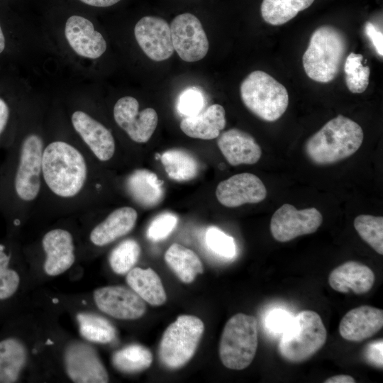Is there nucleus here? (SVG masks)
I'll return each mask as SVG.
<instances>
[{"label": "nucleus", "mask_w": 383, "mask_h": 383, "mask_svg": "<svg viewBox=\"0 0 383 383\" xmlns=\"http://www.w3.org/2000/svg\"><path fill=\"white\" fill-rule=\"evenodd\" d=\"M43 141L26 135L10 154L0 172V208L10 215L33 201L41 187Z\"/></svg>", "instance_id": "f257e3e1"}, {"label": "nucleus", "mask_w": 383, "mask_h": 383, "mask_svg": "<svg viewBox=\"0 0 383 383\" xmlns=\"http://www.w3.org/2000/svg\"><path fill=\"white\" fill-rule=\"evenodd\" d=\"M87 177L86 160L74 146L56 140L44 147L42 177L54 194L65 199L77 196L84 189Z\"/></svg>", "instance_id": "f03ea898"}, {"label": "nucleus", "mask_w": 383, "mask_h": 383, "mask_svg": "<svg viewBox=\"0 0 383 383\" xmlns=\"http://www.w3.org/2000/svg\"><path fill=\"white\" fill-rule=\"evenodd\" d=\"M363 138V131L358 123L338 115L307 140L305 152L313 163L331 165L353 155Z\"/></svg>", "instance_id": "7ed1b4c3"}, {"label": "nucleus", "mask_w": 383, "mask_h": 383, "mask_svg": "<svg viewBox=\"0 0 383 383\" xmlns=\"http://www.w3.org/2000/svg\"><path fill=\"white\" fill-rule=\"evenodd\" d=\"M347 50V38L341 30L329 25L318 27L312 33L302 57L306 74L320 83L333 80L339 72Z\"/></svg>", "instance_id": "20e7f679"}, {"label": "nucleus", "mask_w": 383, "mask_h": 383, "mask_svg": "<svg viewBox=\"0 0 383 383\" xmlns=\"http://www.w3.org/2000/svg\"><path fill=\"white\" fill-rule=\"evenodd\" d=\"M282 333L278 346L279 353L284 360L293 363L311 357L327 339V331L321 316L311 310L301 311L292 318Z\"/></svg>", "instance_id": "39448f33"}, {"label": "nucleus", "mask_w": 383, "mask_h": 383, "mask_svg": "<svg viewBox=\"0 0 383 383\" xmlns=\"http://www.w3.org/2000/svg\"><path fill=\"white\" fill-rule=\"evenodd\" d=\"M240 91L244 105L258 118L266 121L279 119L289 105L286 88L261 70L249 74L242 82Z\"/></svg>", "instance_id": "423d86ee"}, {"label": "nucleus", "mask_w": 383, "mask_h": 383, "mask_svg": "<svg viewBox=\"0 0 383 383\" xmlns=\"http://www.w3.org/2000/svg\"><path fill=\"white\" fill-rule=\"evenodd\" d=\"M258 345L257 321L238 313L226 322L219 343V357L228 369L241 370L253 360Z\"/></svg>", "instance_id": "0eeeda50"}, {"label": "nucleus", "mask_w": 383, "mask_h": 383, "mask_svg": "<svg viewBox=\"0 0 383 383\" xmlns=\"http://www.w3.org/2000/svg\"><path fill=\"white\" fill-rule=\"evenodd\" d=\"M204 331L198 317L182 315L166 328L159 346L161 363L171 370L186 365L194 356Z\"/></svg>", "instance_id": "6e6552de"}, {"label": "nucleus", "mask_w": 383, "mask_h": 383, "mask_svg": "<svg viewBox=\"0 0 383 383\" xmlns=\"http://www.w3.org/2000/svg\"><path fill=\"white\" fill-rule=\"evenodd\" d=\"M322 222V214L314 207L297 210L293 205L284 204L273 213L270 232L276 240L284 243L315 233Z\"/></svg>", "instance_id": "1a4fd4ad"}, {"label": "nucleus", "mask_w": 383, "mask_h": 383, "mask_svg": "<svg viewBox=\"0 0 383 383\" xmlns=\"http://www.w3.org/2000/svg\"><path fill=\"white\" fill-rule=\"evenodd\" d=\"M170 31L174 50L184 61L192 62L203 59L209 51V40L199 19L184 13L171 22Z\"/></svg>", "instance_id": "9d476101"}, {"label": "nucleus", "mask_w": 383, "mask_h": 383, "mask_svg": "<svg viewBox=\"0 0 383 383\" xmlns=\"http://www.w3.org/2000/svg\"><path fill=\"white\" fill-rule=\"evenodd\" d=\"M139 104L132 96L119 99L113 107L116 123L134 142L144 143L153 134L158 122L157 113L154 109L146 108L138 111Z\"/></svg>", "instance_id": "9b49d317"}, {"label": "nucleus", "mask_w": 383, "mask_h": 383, "mask_svg": "<svg viewBox=\"0 0 383 383\" xmlns=\"http://www.w3.org/2000/svg\"><path fill=\"white\" fill-rule=\"evenodd\" d=\"M66 372L76 383H106L108 372L96 351L90 345L74 342L68 345L64 356Z\"/></svg>", "instance_id": "f8f14e48"}, {"label": "nucleus", "mask_w": 383, "mask_h": 383, "mask_svg": "<svg viewBox=\"0 0 383 383\" xmlns=\"http://www.w3.org/2000/svg\"><path fill=\"white\" fill-rule=\"evenodd\" d=\"M96 305L109 316L121 320H135L142 317L146 305L133 290L122 286H106L94 292Z\"/></svg>", "instance_id": "ddd939ff"}, {"label": "nucleus", "mask_w": 383, "mask_h": 383, "mask_svg": "<svg viewBox=\"0 0 383 383\" xmlns=\"http://www.w3.org/2000/svg\"><path fill=\"white\" fill-rule=\"evenodd\" d=\"M134 34L138 44L150 59L160 62L173 54L170 27L165 19L144 16L135 24Z\"/></svg>", "instance_id": "4468645a"}, {"label": "nucleus", "mask_w": 383, "mask_h": 383, "mask_svg": "<svg viewBox=\"0 0 383 383\" xmlns=\"http://www.w3.org/2000/svg\"><path fill=\"white\" fill-rule=\"evenodd\" d=\"M216 196L221 204L234 208L262 201L267 196V189L257 176L245 172L221 182L216 187Z\"/></svg>", "instance_id": "2eb2a0df"}, {"label": "nucleus", "mask_w": 383, "mask_h": 383, "mask_svg": "<svg viewBox=\"0 0 383 383\" xmlns=\"http://www.w3.org/2000/svg\"><path fill=\"white\" fill-rule=\"evenodd\" d=\"M71 120L74 130L99 160L106 162L112 158L115 140L106 127L82 111H74Z\"/></svg>", "instance_id": "dca6fc26"}, {"label": "nucleus", "mask_w": 383, "mask_h": 383, "mask_svg": "<svg viewBox=\"0 0 383 383\" xmlns=\"http://www.w3.org/2000/svg\"><path fill=\"white\" fill-rule=\"evenodd\" d=\"M42 245L46 255L44 270L50 276H57L70 268L75 261L72 234L67 230L55 228L47 232Z\"/></svg>", "instance_id": "f3484780"}, {"label": "nucleus", "mask_w": 383, "mask_h": 383, "mask_svg": "<svg viewBox=\"0 0 383 383\" xmlns=\"http://www.w3.org/2000/svg\"><path fill=\"white\" fill-rule=\"evenodd\" d=\"M65 34L71 48L80 56L96 59L106 50L103 35L94 29L89 20L82 16H70L65 24Z\"/></svg>", "instance_id": "a211bd4d"}, {"label": "nucleus", "mask_w": 383, "mask_h": 383, "mask_svg": "<svg viewBox=\"0 0 383 383\" xmlns=\"http://www.w3.org/2000/svg\"><path fill=\"white\" fill-rule=\"evenodd\" d=\"M382 326L383 311L364 305L345 314L339 324V333L347 340L360 342L376 334Z\"/></svg>", "instance_id": "6ab92c4d"}, {"label": "nucleus", "mask_w": 383, "mask_h": 383, "mask_svg": "<svg viewBox=\"0 0 383 383\" xmlns=\"http://www.w3.org/2000/svg\"><path fill=\"white\" fill-rule=\"evenodd\" d=\"M217 145L232 166L252 165L262 155V150L249 133L237 128L229 129L218 136Z\"/></svg>", "instance_id": "aec40b11"}, {"label": "nucleus", "mask_w": 383, "mask_h": 383, "mask_svg": "<svg viewBox=\"0 0 383 383\" xmlns=\"http://www.w3.org/2000/svg\"><path fill=\"white\" fill-rule=\"evenodd\" d=\"M375 276L367 265L348 261L335 267L328 276L331 287L341 293L350 291L357 294L368 292L374 285Z\"/></svg>", "instance_id": "412c9836"}, {"label": "nucleus", "mask_w": 383, "mask_h": 383, "mask_svg": "<svg viewBox=\"0 0 383 383\" xmlns=\"http://www.w3.org/2000/svg\"><path fill=\"white\" fill-rule=\"evenodd\" d=\"M137 218L138 213L132 207L116 209L92 229L90 240L96 246L106 245L130 233Z\"/></svg>", "instance_id": "4be33fe9"}, {"label": "nucleus", "mask_w": 383, "mask_h": 383, "mask_svg": "<svg viewBox=\"0 0 383 383\" xmlns=\"http://www.w3.org/2000/svg\"><path fill=\"white\" fill-rule=\"evenodd\" d=\"M226 123L224 108L220 104H212L195 115L186 116L179 126L189 137L212 140L218 138Z\"/></svg>", "instance_id": "5701e85b"}, {"label": "nucleus", "mask_w": 383, "mask_h": 383, "mask_svg": "<svg viewBox=\"0 0 383 383\" xmlns=\"http://www.w3.org/2000/svg\"><path fill=\"white\" fill-rule=\"evenodd\" d=\"M126 184L133 199L145 208H153L164 199L163 182L148 170H135L128 177Z\"/></svg>", "instance_id": "b1692460"}, {"label": "nucleus", "mask_w": 383, "mask_h": 383, "mask_svg": "<svg viewBox=\"0 0 383 383\" xmlns=\"http://www.w3.org/2000/svg\"><path fill=\"white\" fill-rule=\"evenodd\" d=\"M126 282L143 300L152 306H161L167 301L161 279L151 268H132L128 272Z\"/></svg>", "instance_id": "393cba45"}, {"label": "nucleus", "mask_w": 383, "mask_h": 383, "mask_svg": "<svg viewBox=\"0 0 383 383\" xmlns=\"http://www.w3.org/2000/svg\"><path fill=\"white\" fill-rule=\"evenodd\" d=\"M165 260L177 277L184 283L192 282L204 272L199 256L191 249L173 243L165 254Z\"/></svg>", "instance_id": "a878e982"}, {"label": "nucleus", "mask_w": 383, "mask_h": 383, "mask_svg": "<svg viewBox=\"0 0 383 383\" xmlns=\"http://www.w3.org/2000/svg\"><path fill=\"white\" fill-rule=\"evenodd\" d=\"M27 360L24 345L14 338L0 341V383L16 382Z\"/></svg>", "instance_id": "bb28decb"}, {"label": "nucleus", "mask_w": 383, "mask_h": 383, "mask_svg": "<svg viewBox=\"0 0 383 383\" xmlns=\"http://www.w3.org/2000/svg\"><path fill=\"white\" fill-rule=\"evenodd\" d=\"M167 176L177 182H186L194 179L199 172L196 159L183 149H170L160 157Z\"/></svg>", "instance_id": "cd10ccee"}, {"label": "nucleus", "mask_w": 383, "mask_h": 383, "mask_svg": "<svg viewBox=\"0 0 383 383\" xmlns=\"http://www.w3.org/2000/svg\"><path fill=\"white\" fill-rule=\"evenodd\" d=\"M314 0H263L261 16L272 26H279L292 20L300 11L309 8Z\"/></svg>", "instance_id": "c85d7f7f"}, {"label": "nucleus", "mask_w": 383, "mask_h": 383, "mask_svg": "<svg viewBox=\"0 0 383 383\" xmlns=\"http://www.w3.org/2000/svg\"><path fill=\"white\" fill-rule=\"evenodd\" d=\"M111 360L117 370L132 374L148 369L152 362V355L146 347L132 344L116 351Z\"/></svg>", "instance_id": "c756f323"}, {"label": "nucleus", "mask_w": 383, "mask_h": 383, "mask_svg": "<svg viewBox=\"0 0 383 383\" xmlns=\"http://www.w3.org/2000/svg\"><path fill=\"white\" fill-rule=\"evenodd\" d=\"M77 319L82 336L89 341L109 343L116 338L115 327L107 319L100 316L79 313Z\"/></svg>", "instance_id": "7c9ffc66"}, {"label": "nucleus", "mask_w": 383, "mask_h": 383, "mask_svg": "<svg viewBox=\"0 0 383 383\" xmlns=\"http://www.w3.org/2000/svg\"><path fill=\"white\" fill-rule=\"evenodd\" d=\"M361 237L378 254H383V217L361 214L353 223Z\"/></svg>", "instance_id": "2f4dec72"}, {"label": "nucleus", "mask_w": 383, "mask_h": 383, "mask_svg": "<svg viewBox=\"0 0 383 383\" xmlns=\"http://www.w3.org/2000/svg\"><path fill=\"white\" fill-rule=\"evenodd\" d=\"M361 54L350 52L344 65L345 83L348 89L354 94L364 92L369 84L370 67L362 65Z\"/></svg>", "instance_id": "473e14b6"}, {"label": "nucleus", "mask_w": 383, "mask_h": 383, "mask_svg": "<svg viewBox=\"0 0 383 383\" xmlns=\"http://www.w3.org/2000/svg\"><path fill=\"white\" fill-rule=\"evenodd\" d=\"M140 254V247L134 239L120 243L111 252L109 264L118 274L128 273L136 264Z\"/></svg>", "instance_id": "72a5a7b5"}, {"label": "nucleus", "mask_w": 383, "mask_h": 383, "mask_svg": "<svg viewBox=\"0 0 383 383\" xmlns=\"http://www.w3.org/2000/svg\"><path fill=\"white\" fill-rule=\"evenodd\" d=\"M205 240L210 250L220 257L231 259L236 254L233 238L216 227L208 228Z\"/></svg>", "instance_id": "f704fd0d"}, {"label": "nucleus", "mask_w": 383, "mask_h": 383, "mask_svg": "<svg viewBox=\"0 0 383 383\" xmlns=\"http://www.w3.org/2000/svg\"><path fill=\"white\" fill-rule=\"evenodd\" d=\"M177 216L166 212L157 216L150 223L147 231L148 238L152 241H160L168 237L177 226Z\"/></svg>", "instance_id": "c9c22d12"}, {"label": "nucleus", "mask_w": 383, "mask_h": 383, "mask_svg": "<svg viewBox=\"0 0 383 383\" xmlns=\"http://www.w3.org/2000/svg\"><path fill=\"white\" fill-rule=\"evenodd\" d=\"M204 106L203 95L196 89L185 90L179 96L178 101L179 111L186 116L199 113Z\"/></svg>", "instance_id": "e433bc0d"}, {"label": "nucleus", "mask_w": 383, "mask_h": 383, "mask_svg": "<svg viewBox=\"0 0 383 383\" xmlns=\"http://www.w3.org/2000/svg\"><path fill=\"white\" fill-rule=\"evenodd\" d=\"M20 283L18 274L7 267L0 272V300L12 296L17 291Z\"/></svg>", "instance_id": "4c0bfd02"}, {"label": "nucleus", "mask_w": 383, "mask_h": 383, "mask_svg": "<svg viewBox=\"0 0 383 383\" xmlns=\"http://www.w3.org/2000/svg\"><path fill=\"white\" fill-rule=\"evenodd\" d=\"M292 317L287 311L276 309L270 312L266 318V326L275 333H283L289 325Z\"/></svg>", "instance_id": "58836bf2"}, {"label": "nucleus", "mask_w": 383, "mask_h": 383, "mask_svg": "<svg viewBox=\"0 0 383 383\" xmlns=\"http://www.w3.org/2000/svg\"><path fill=\"white\" fill-rule=\"evenodd\" d=\"M365 33L370 40L377 55L383 56V33L379 30L371 22L367 21L365 24Z\"/></svg>", "instance_id": "ea45409f"}, {"label": "nucleus", "mask_w": 383, "mask_h": 383, "mask_svg": "<svg viewBox=\"0 0 383 383\" xmlns=\"http://www.w3.org/2000/svg\"><path fill=\"white\" fill-rule=\"evenodd\" d=\"M382 340L373 342L368 345L365 355L368 361L374 365L382 368Z\"/></svg>", "instance_id": "a19ab883"}, {"label": "nucleus", "mask_w": 383, "mask_h": 383, "mask_svg": "<svg viewBox=\"0 0 383 383\" xmlns=\"http://www.w3.org/2000/svg\"><path fill=\"white\" fill-rule=\"evenodd\" d=\"M82 2L96 7H108L113 6L121 0H79Z\"/></svg>", "instance_id": "79ce46f5"}, {"label": "nucleus", "mask_w": 383, "mask_h": 383, "mask_svg": "<svg viewBox=\"0 0 383 383\" xmlns=\"http://www.w3.org/2000/svg\"><path fill=\"white\" fill-rule=\"evenodd\" d=\"M325 383H354L355 382V379L348 374H338L335 375L327 379Z\"/></svg>", "instance_id": "37998d69"}, {"label": "nucleus", "mask_w": 383, "mask_h": 383, "mask_svg": "<svg viewBox=\"0 0 383 383\" xmlns=\"http://www.w3.org/2000/svg\"><path fill=\"white\" fill-rule=\"evenodd\" d=\"M11 256L8 254L4 248L0 246V272L9 267Z\"/></svg>", "instance_id": "c03bdc74"}, {"label": "nucleus", "mask_w": 383, "mask_h": 383, "mask_svg": "<svg viewBox=\"0 0 383 383\" xmlns=\"http://www.w3.org/2000/svg\"><path fill=\"white\" fill-rule=\"evenodd\" d=\"M5 45H6L5 37L3 33V30L1 29V24H0V53H1L4 51L5 48Z\"/></svg>", "instance_id": "a18cd8bd"}]
</instances>
